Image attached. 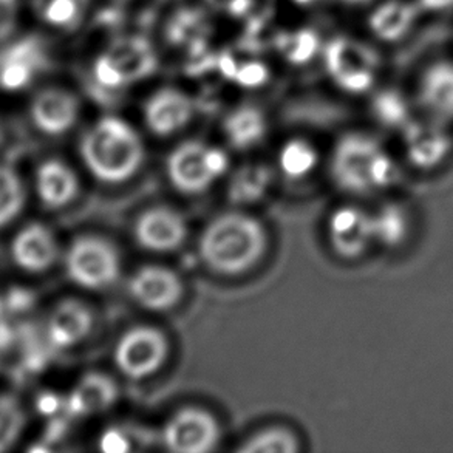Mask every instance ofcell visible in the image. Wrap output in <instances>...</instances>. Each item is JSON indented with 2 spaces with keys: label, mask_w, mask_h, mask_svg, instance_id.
Masks as SVG:
<instances>
[{
  "label": "cell",
  "mask_w": 453,
  "mask_h": 453,
  "mask_svg": "<svg viewBox=\"0 0 453 453\" xmlns=\"http://www.w3.org/2000/svg\"><path fill=\"white\" fill-rule=\"evenodd\" d=\"M119 398V388L109 374H84L68 395L67 407L78 418L96 417L111 411Z\"/></svg>",
  "instance_id": "ffe728a7"
},
{
  "label": "cell",
  "mask_w": 453,
  "mask_h": 453,
  "mask_svg": "<svg viewBox=\"0 0 453 453\" xmlns=\"http://www.w3.org/2000/svg\"><path fill=\"white\" fill-rule=\"evenodd\" d=\"M33 10L50 28L72 31L86 18L88 0H33Z\"/></svg>",
  "instance_id": "4316f807"
},
{
  "label": "cell",
  "mask_w": 453,
  "mask_h": 453,
  "mask_svg": "<svg viewBox=\"0 0 453 453\" xmlns=\"http://www.w3.org/2000/svg\"><path fill=\"white\" fill-rule=\"evenodd\" d=\"M217 418L198 407L175 411L163 427V444L175 453H208L220 442Z\"/></svg>",
  "instance_id": "9c48e42d"
},
{
  "label": "cell",
  "mask_w": 453,
  "mask_h": 453,
  "mask_svg": "<svg viewBox=\"0 0 453 453\" xmlns=\"http://www.w3.org/2000/svg\"><path fill=\"white\" fill-rule=\"evenodd\" d=\"M373 117L378 123L388 129H404L413 121L411 107L403 93L396 90H382L376 93L372 103Z\"/></svg>",
  "instance_id": "f546056e"
},
{
  "label": "cell",
  "mask_w": 453,
  "mask_h": 453,
  "mask_svg": "<svg viewBox=\"0 0 453 453\" xmlns=\"http://www.w3.org/2000/svg\"><path fill=\"white\" fill-rule=\"evenodd\" d=\"M336 2L342 4V5L359 6L365 5V4H368L370 0H336Z\"/></svg>",
  "instance_id": "f35d334b"
},
{
  "label": "cell",
  "mask_w": 453,
  "mask_h": 453,
  "mask_svg": "<svg viewBox=\"0 0 453 453\" xmlns=\"http://www.w3.org/2000/svg\"><path fill=\"white\" fill-rule=\"evenodd\" d=\"M276 47L291 64L301 65L318 55L320 41L312 30H297L280 33L276 37Z\"/></svg>",
  "instance_id": "1f68e13d"
},
{
  "label": "cell",
  "mask_w": 453,
  "mask_h": 453,
  "mask_svg": "<svg viewBox=\"0 0 453 453\" xmlns=\"http://www.w3.org/2000/svg\"><path fill=\"white\" fill-rule=\"evenodd\" d=\"M70 282L88 291L111 288L121 277V256L111 240L99 235H81L70 243L64 256Z\"/></svg>",
  "instance_id": "5b68a950"
},
{
  "label": "cell",
  "mask_w": 453,
  "mask_h": 453,
  "mask_svg": "<svg viewBox=\"0 0 453 453\" xmlns=\"http://www.w3.org/2000/svg\"><path fill=\"white\" fill-rule=\"evenodd\" d=\"M401 132L405 158L418 171H435L452 153V134L446 124L432 118L424 121L413 119Z\"/></svg>",
  "instance_id": "30bf717a"
},
{
  "label": "cell",
  "mask_w": 453,
  "mask_h": 453,
  "mask_svg": "<svg viewBox=\"0 0 453 453\" xmlns=\"http://www.w3.org/2000/svg\"><path fill=\"white\" fill-rule=\"evenodd\" d=\"M144 124L153 135L172 136L183 130L196 115V104L183 90L159 88L144 104Z\"/></svg>",
  "instance_id": "2e32d148"
},
{
  "label": "cell",
  "mask_w": 453,
  "mask_h": 453,
  "mask_svg": "<svg viewBox=\"0 0 453 453\" xmlns=\"http://www.w3.org/2000/svg\"><path fill=\"white\" fill-rule=\"evenodd\" d=\"M209 33L211 25L208 16L196 8H183L175 12L165 28V36L172 45L198 53L208 42Z\"/></svg>",
  "instance_id": "484cf974"
},
{
  "label": "cell",
  "mask_w": 453,
  "mask_h": 453,
  "mask_svg": "<svg viewBox=\"0 0 453 453\" xmlns=\"http://www.w3.org/2000/svg\"><path fill=\"white\" fill-rule=\"evenodd\" d=\"M231 80L235 81L240 86L252 88V87L262 86L265 81L268 80V70L260 62H248L242 65L237 64Z\"/></svg>",
  "instance_id": "836d02e7"
},
{
  "label": "cell",
  "mask_w": 453,
  "mask_h": 453,
  "mask_svg": "<svg viewBox=\"0 0 453 453\" xmlns=\"http://www.w3.org/2000/svg\"><path fill=\"white\" fill-rule=\"evenodd\" d=\"M25 429V411L18 399L0 395V452L18 442Z\"/></svg>",
  "instance_id": "d6a6232c"
},
{
  "label": "cell",
  "mask_w": 453,
  "mask_h": 453,
  "mask_svg": "<svg viewBox=\"0 0 453 453\" xmlns=\"http://www.w3.org/2000/svg\"><path fill=\"white\" fill-rule=\"evenodd\" d=\"M27 200L24 181L18 172L0 165V227L12 225L22 214Z\"/></svg>",
  "instance_id": "f1b7e54d"
},
{
  "label": "cell",
  "mask_w": 453,
  "mask_h": 453,
  "mask_svg": "<svg viewBox=\"0 0 453 453\" xmlns=\"http://www.w3.org/2000/svg\"><path fill=\"white\" fill-rule=\"evenodd\" d=\"M0 142H2V126H0Z\"/></svg>",
  "instance_id": "60d3db41"
},
{
  "label": "cell",
  "mask_w": 453,
  "mask_h": 453,
  "mask_svg": "<svg viewBox=\"0 0 453 453\" xmlns=\"http://www.w3.org/2000/svg\"><path fill=\"white\" fill-rule=\"evenodd\" d=\"M19 0H0V41L12 35L16 28Z\"/></svg>",
  "instance_id": "e575fe53"
},
{
  "label": "cell",
  "mask_w": 453,
  "mask_h": 453,
  "mask_svg": "<svg viewBox=\"0 0 453 453\" xmlns=\"http://www.w3.org/2000/svg\"><path fill=\"white\" fill-rule=\"evenodd\" d=\"M127 291L142 310L165 312L177 306L184 295L181 277L161 265H146L130 276Z\"/></svg>",
  "instance_id": "8fae6325"
},
{
  "label": "cell",
  "mask_w": 453,
  "mask_h": 453,
  "mask_svg": "<svg viewBox=\"0 0 453 453\" xmlns=\"http://www.w3.org/2000/svg\"><path fill=\"white\" fill-rule=\"evenodd\" d=\"M274 184V172L262 163H248L234 172L227 183V198L235 206L262 202Z\"/></svg>",
  "instance_id": "603a6c76"
},
{
  "label": "cell",
  "mask_w": 453,
  "mask_h": 453,
  "mask_svg": "<svg viewBox=\"0 0 453 453\" xmlns=\"http://www.w3.org/2000/svg\"><path fill=\"white\" fill-rule=\"evenodd\" d=\"M266 250V231L252 215L229 211L217 215L203 229L198 254L209 270L239 276L260 262Z\"/></svg>",
  "instance_id": "6da1fadb"
},
{
  "label": "cell",
  "mask_w": 453,
  "mask_h": 453,
  "mask_svg": "<svg viewBox=\"0 0 453 453\" xmlns=\"http://www.w3.org/2000/svg\"><path fill=\"white\" fill-rule=\"evenodd\" d=\"M297 4H310V2H316V0H296Z\"/></svg>",
  "instance_id": "ab89813d"
},
{
  "label": "cell",
  "mask_w": 453,
  "mask_h": 453,
  "mask_svg": "<svg viewBox=\"0 0 453 453\" xmlns=\"http://www.w3.org/2000/svg\"><path fill=\"white\" fill-rule=\"evenodd\" d=\"M319 163V153L311 142L295 138L283 144L277 155V165L289 180H303L311 175Z\"/></svg>",
  "instance_id": "83f0119b"
},
{
  "label": "cell",
  "mask_w": 453,
  "mask_h": 453,
  "mask_svg": "<svg viewBox=\"0 0 453 453\" xmlns=\"http://www.w3.org/2000/svg\"><path fill=\"white\" fill-rule=\"evenodd\" d=\"M158 58L152 43L142 36L118 37L93 64V76L99 86L111 90L135 84L152 76Z\"/></svg>",
  "instance_id": "8992f818"
},
{
  "label": "cell",
  "mask_w": 453,
  "mask_h": 453,
  "mask_svg": "<svg viewBox=\"0 0 453 453\" xmlns=\"http://www.w3.org/2000/svg\"><path fill=\"white\" fill-rule=\"evenodd\" d=\"M214 10L240 18L251 10L252 0H206Z\"/></svg>",
  "instance_id": "d590c367"
},
{
  "label": "cell",
  "mask_w": 453,
  "mask_h": 453,
  "mask_svg": "<svg viewBox=\"0 0 453 453\" xmlns=\"http://www.w3.org/2000/svg\"><path fill=\"white\" fill-rule=\"evenodd\" d=\"M169 341L165 333L150 325H136L124 331L113 349L118 372L132 380L150 378L165 365Z\"/></svg>",
  "instance_id": "ba28073f"
},
{
  "label": "cell",
  "mask_w": 453,
  "mask_h": 453,
  "mask_svg": "<svg viewBox=\"0 0 453 453\" xmlns=\"http://www.w3.org/2000/svg\"><path fill=\"white\" fill-rule=\"evenodd\" d=\"M419 107L440 123L453 121V62L438 61L426 67L417 87Z\"/></svg>",
  "instance_id": "d6986e66"
},
{
  "label": "cell",
  "mask_w": 453,
  "mask_h": 453,
  "mask_svg": "<svg viewBox=\"0 0 453 453\" xmlns=\"http://www.w3.org/2000/svg\"><path fill=\"white\" fill-rule=\"evenodd\" d=\"M421 14L417 0H386L370 14L368 27L382 42H399L413 30Z\"/></svg>",
  "instance_id": "7402d4cb"
},
{
  "label": "cell",
  "mask_w": 453,
  "mask_h": 453,
  "mask_svg": "<svg viewBox=\"0 0 453 453\" xmlns=\"http://www.w3.org/2000/svg\"><path fill=\"white\" fill-rule=\"evenodd\" d=\"M266 119L257 107L242 105L231 111L223 121V134L231 148L250 150L264 142L266 135Z\"/></svg>",
  "instance_id": "d4e9b609"
},
{
  "label": "cell",
  "mask_w": 453,
  "mask_h": 453,
  "mask_svg": "<svg viewBox=\"0 0 453 453\" xmlns=\"http://www.w3.org/2000/svg\"><path fill=\"white\" fill-rule=\"evenodd\" d=\"M299 442L293 432L283 427H270L250 436L237 450L242 453H295Z\"/></svg>",
  "instance_id": "4dcf8cb0"
},
{
  "label": "cell",
  "mask_w": 453,
  "mask_h": 453,
  "mask_svg": "<svg viewBox=\"0 0 453 453\" xmlns=\"http://www.w3.org/2000/svg\"><path fill=\"white\" fill-rule=\"evenodd\" d=\"M103 441H104L103 442V449H104V450H113V452L127 450V441H126V438L117 434V432H111L109 435H105Z\"/></svg>",
  "instance_id": "74e56055"
},
{
  "label": "cell",
  "mask_w": 453,
  "mask_h": 453,
  "mask_svg": "<svg viewBox=\"0 0 453 453\" xmlns=\"http://www.w3.org/2000/svg\"><path fill=\"white\" fill-rule=\"evenodd\" d=\"M45 64V49L37 37H22L14 41L0 51V88L12 93L24 90Z\"/></svg>",
  "instance_id": "5bb4252c"
},
{
  "label": "cell",
  "mask_w": 453,
  "mask_h": 453,
  "mask_svg": "<svg viewBox=\"0 0 453 453\" xmlns=\"http://www.w3.org/2000/svg\"><path fill=\"white\" fill-rule=\"evenodd\" d=\"M229 169V157L220 148L189 140L173 149L165 159V175L173 189L184 196L203 194Z\"/></svg>",
  "instance_id": "277c9868"
},
{
  "label": "cell",
  "mask_w": 453,
  "mask_h": 453,
  "mask_svg": "<svg viewBox=\"0 0 453 453\" xmlns=\"http://www.w3.org/2000/svg\"><path fill=\"white\" fill-rule=\"evenodd\" d=\"M36 194L49 209H62L72 204L80 194L76 172L61 159H47L37 167Z\"/></svg>",
  "instance_id": "44dd1931"
},
{
  "label": "cell",
  "mask_w": 453,
  "mask_h": 453,
  "mask_svg": "<svg viewBox=\"0 0 453 453\" xmlns=\"http://www.w3.org/2000/svg\"><path fill=\"white\" fill-rule=\"evenodd\" d=\"M330 173L339 189L351 196H373L401 180L398 161L382 142L365 134H349L337 142Z\"/></svg>",
  "instance_id": "7a4b0ae2"
},
{
  "label": "cell",
  "mask_w": 453,
  "mask_h": 453,
  "mask_svg": "<svg viewBox=\"0 0 453 453\" xmlns=\"http://www.w3.org/2000/svg\"><path fill=\"white\" fill-rule=\"evenodd\" d=\"M80 111V101L73 93L61 87H47L31 101V123L43 135H65L78 123Z\"/></svg>",
  "instance_id": "9a60e30c"
},
{
  "label": "cell",
  "mask_w": 453,
  "mask_h": 453,
  "mask_svg": "<svg viewBox=\"0 0 453 453\" xmlns=\"http://www.w3.org/2000/svg\"><path fill=\"white\" fill-rule=\"evenodd\" d=\"M87 171L98 181L121 184L142 171L146 148L142 136L121 118L104 117L87 129L80 142Z\"/></svg>",
  "instance_id": "3957f363"
},
{
  "label": "cell",
  "mask_w": 453,
  "mask_h": 453,
  "mask_svg": "<svg viewBox=\"0 0 453 453\" xmlns=\"http://www.w3.org/2000/svg\"><path fill=\"white\" fill-rule=\"evenodd\" d=\"M188 223L183 214L167 206H153L136 217L134 239L149 252L177 251L188 237Z\"/></svg>",
  "instance_id": "7c38bea8"
},
{
  "label": "cell",
  "mask_w": 453,
  "mask_h": 453,
  "mask_svg": "<svg viewBox=\"0 0 453 453\" xmlns=\"http://www.w3.org/2000/svg\"><path fill=\"white\" fill-rule=\"evenodd\" d=\"M95 325L90 306L76 299L59 302L45 324L47 342L56 349H74L90 336Z\"/></svg>",
  "instance_id": "e0dca14e"
},
{
  "label": "cell",
  "mask_w": 453,
  "mask_h": 453,
  "mask_svg": "<svg viewBox=\"0 0 453 453\" xmlns=\"http://www.w3.org/2000/svg\"><path fill=\"white\" fill-rule=\"evenodd\" d=\"M423 12H444L452 10L453 0H417Z\"/></svg>",
  "instance_id": "8d00e7d4"
},
{
  "label": "cell",
  "mask_w": 453,
  "mask_h": 453,
  "mask_svg": "<svg viewBox=\"0 0 453 453\" xmlns=\"http://www.w3.org/2000/svg\"><path fill=\"white\" fill-rule=\"evenodd\" d=\"M12 257L25 273L41 274L49 271L59 257V242L49 226L30 223L12 240Z\"/></svg>",
  "instance_id": "ac0fdd59"
},
{
  "label": "cell",
  "mask_w": 453,
  "mask_h": 453,
  "mask_svg": "<svg viewBox=\"0 0 453 453\" xmlns=\"http://www.w3.org/2000/svg\"><path fill=\"white\" fill-rule=\"evenodd\" d=\"M328 240L333 251L347 260L359 258L374 245L372 214L357 206H341L328 219Z\"/></svg>",
  "instance_id": "4fadbf2b"
},
{
  "label": "cell",
  "mask_w": 453,
  "mask_h": 453,
  "mask_svg": "<svg viewBox=\"0 0 453 453\" xmlns=\"http://www.w3.org/2000/svg\"><path fill=\"white\" fill-rule=\"evenodd\" d=\"M325 65L343 92L362 95L374 86L380 59L367 43L353 37H336L325 47Z\"/></svg>",
  "instance_id": "52a82bcc"
},
{
  "label": "cell",
  "mask_w": 453,
  "mask_h": 453,
  "mask_svg": "<svg viewBox=\"0 0 453 453\" xmlns=\"http://www.w3.org/2000/svg\"><path fill=\"white\" fill-rule=\"evenodd\" d=\"M374 245L399 250L411 234V215L403 203L387 202L372 214Z\"/></svg>",
  "instance_id": "cb8c5ba5"
}]
</instances>
